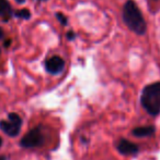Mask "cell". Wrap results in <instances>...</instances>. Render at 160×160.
Returning <instances> with one entry per match:
<instances>
[{"label": "cell", "mask_w": 160, "mask_h": 160, "mask_svg": "<svg viewBox=\"0 0 160 160\" xmlns=\"http://www.w3.org/2000/svg\"><path fill=\"white\" fill-rule=\"evenodd\" d=\"M23 120L17 112H9L7 119L0 120V130L9 137H17L20 135Z\"/></svg>", "instance_id": "obj_4"}, {"label": "cell", "mask_w": 160, "mask_h": 160, "mask_svg": "<svg viewBox=\"0 0 160 160\" xmlns=\"http://www.w3.org/2000/svg\"><path fill=\"white\" fill-rule=\"evenodd\" d=\"M0 160H8V158H7V156H3V155H1V156H0Z\"/></svg>", "instance_id": "obj_13"}, {"label": "cell", "mask_w": 160, "mask_h": 160, "mask_svg": "<svg viewBox=\"0 0 160 160\" xmlns=\"http://www.w3.org/2000/svg\"><path fill=\"white\" fill-rule=\"evenodd\" d=\"M67 37H68V39H74V38H75V33H73V32L68 33L67 34Z\"/></svg>", "instance_id": "obj_11"}, {"label": "cell", "mask_w": 160, "mask_h": 160, "mask_svg": "<svg viewBox=\"0 0 160 160\" xmlns=\"http://www.w3.org/2000/svg\"><path fill=\"white\" fill-rule=\"evenodd\" d=\"M122 17L124 23L132 32L139 36L145 35L147 32V24L144 19V15L134 0H127L124 3Z\"/></svg>", "instance_id": "obj_1"}, {"label": "cell", "mask_w": 160, "mask_h": 160, "mask_svg": "<svg viewBox=\"0 0 160 160\" xmlns=\"http://www.w3.org/2000/svg\"><path fill=\"white\" fill-rule=\"evenodd\" d=\"M15 1H18L19 3H23V2L25 1V0H15Z\"/></svg>", "instance_id": "obj_15"}, {"label": "cell", "mask_w": 160, "mask_h": 160, "mask_svg": "<svg viewBox=\"0 0 160 160\" xmlns=\"http://www.w3.org/2000/svg\"><path fill=\"white\" fill-rule=\"evenodd\" d=\"M45 142H46V135L44 133V128L39 124L22 137L20 141V146L25 149H31V148L42 147L44 146Z\"/></svg>", "instance_id": "obj_3"}, {"label": "cell", "mask_w": 160, "mask_h": 160, "mask_svg": "<svg viewBox=\"0 0 160 160\" xmlns=\"http://www.w3.org/2000/svg\"><path fill=\"white\" fill-rule=\"evenodd\" d=\"M56 17H57L58 21H59L63 25H67V22H68V20H67V18L65 17L63 13H57V14H56Z\"/></svg>", "instance_id": "obj_10"}, {"label": "cell", "mask_w": 160, "mask_h": 160, "mask_svg": "<svg viewBox=\"0 0 160 160\" xmlns=\"http://www.w3.org/2000/svg\"><path fill=\"white\" fill-rule=\"evenodd\" d=\"M155 1H157V0H155Z\"/></svg>", "instance_id": "obj_17"}, {"label": "cell", "mask_w": 160, "mask_h": 160, "mask_svg": "<svg viewBox=\"0 0 160 160\" xmlns=\"http://www.w3.org/2000/svg\"><path fill=\"white\" fill-rule=\"evenodd\" d=\"M116 150L123 156H132L136 157L141 152V148L136 143L130 141L127 138H120L115 144Z\"/></svg>", "instance_id": "obj_5"}, {"label": "cell", "mask_w": 160, "mask_h": 160, "mask_svg": "<svg viewBox=\"0 0 160 160\" xmlns=\"http://www.w3.org/2000/svg\"><path fill=\"white\" fill-rule=\"evenodd\" d=\"M141 105L150 117L160 114V82H154L146 85L141 94Z\"/></svg>", "instance_id": "obj_2"}, {"label": "cell", "mask_w": 160, "mask_h": 160, "mask_svg": "<svg viewBox=\"0 0 160 160\" xmlns=\"http://www.w3.org/2000/svg\"><path fill=\"white\" fill-rule=\"evenodd\" d=\"M130 134L135 137H152L156 134V127L152 124L149 125H141V127H135L130 131Z\"/></svg>", "instance_id": "obj_7"}, {"label": "cell", "mask_w": 160, "mask_h": 160, "mask_svg": "<svg viewBox=\"0 0 160 160\" xmlns=\"http://www.w3.org/2000/svg\"><path fill=\"white\" fill-rule=\"evenodd\" d=\"M41 1H45V0H41Z\"/></svg>", "instance_id": "obj_16"}, {"label": "cell", "mask_w": 160, "mask_h": 160, "mask_svg": "<svg viewBox=\"0 0 160 160\" xmlns=\"http://www.w3.org/2000/svg\"><path fill=\"white\" fill-rule=\"evenodd\" d=\"M65 68V61L58 56H53L45 62V70L52 75H58L63 72Z\"/></svg>", "instance_id": "obj_6"}, {"label": "cell", "mask_w": 160, "mask_h": 160, "mask_svg": "<svg viewBox=\"0 0 160 160\" xmlns=\"http://www.w3.org/2000/svg\"><path fill=\"white\" fill-rule=\"evenodd\" d=\"M2 37H3V31H2L1 28H0V39H2Z\"/></svg>", "instance_id": "obj_12"}, {"label": "cell", "mask_w": 160, "mask_h": 160, "mask_svg": "<svg viewBox=\"0 0 160 160\" xmlns=\"http://www.w3.org/2000/svg\"><path fill=\"white\" fill-rule=\"evenodd\" d=\"M2 143H3V139H2V137L0 136V148H1V146H2Z\"/></svg>", "instance_id": "obj_14"}, {"label": "cell", "mask_w": 160, "mask_h": 160, "mask_svg": "<svg viewBox=\"0 0 160 160\" xmlns=\"http://www.w3.org/2000/svg\"><path fill=\"white\" fill-rule=\"evenodd\" d=\"M12 15H14V13L8 0H0V18L7 21V20H10Z\"/></svg>", "instance_id": "obj_8"}, {"label": "cell", "mask_w": 160, "mask_h": 160, "mask_svg": "<svg viewBox=\"0 0 160 160\" xmlns=\"http://www.w3.org/2000/svg\"><path fill=\"white\" fill-rule=\"evenodd\" d=\"M14 17L20 18V19L29 20L31 18V13L28 9H21V10L17 11V12L14 13Z\"/></svg>", "instance_id": "obj_9"}]
</instances>
